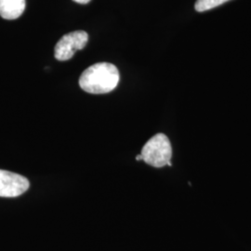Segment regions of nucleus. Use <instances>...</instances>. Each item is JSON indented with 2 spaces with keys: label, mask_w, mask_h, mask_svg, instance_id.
Masks as SVG:
<instances>
[{
  "label": "nucleus",
  "mask_w": 251,
  "mask_h": 251,
  "mask_svg": "<svg viewBox=\"0 0 251 251\" xmlns=\"http://www.w3.org/2000/svg\"><path fill=\"white\" fill-rule=\"evenodd\" d=\"M30 182L25 177L11 172L0 170V197L17 198L29 189Z\"/></svg>",
  "instance_id": "obj_4"
},
{
  "label": "nucleus",
  "mask_w": 251,
  "mask_h": 251,
  "mask_svg": "<svg viewBox=\"0 0 251 251\" xmlns=\"http://www.w3.org/2000/svg\"><path fill=\"white\" fill-rule=\"evenodd\" d=\"M230 0H197L195 9L198 12H203L206 10L214 9L216 7L225 4V2H228Z\"/></svg>",
  "instance_id": "obj_6"
},
{
  "label": "nucleus",
  "mask_w": 251,
  "mask_h": 251,
  "mask_svg": "<svg viewBox=\"0 0 251 251\" xmlns=\"http://www.w3.org/2000/svg\"><path fill=\"white\" fill-rule=\"evenodd\" d=\"M25 9V0H0V16L5 20L18 19Z\"/></svg>",
  "instance_id": "obj_5"
},
{
  "label": "nucleus",
  "mask_w": 251,
  "mask_h": 251,
  "mask_svg": "<svg viewBox=\"0 0 251 251\" xmlns=\"http://www.w3.org/2000/svg\"><path fill=\"white\" fill-rule=\"evenodd\" d=\"M76 3H79V4H88L90 2V0H73Z\"/></svg>",
  "instance_id": "obj_7"
},
{
  "label": "nucleus",
  "mask_w": 251,
  "mask_h": 251,
  "mask_svg": "<svg viewBox=\"0 0 251 251\" xmlns=\"http://www.w3.org/2000/svg\"><path fill=\"white\" fill-rule=\"evenodd\" d=\"M88 40V33L82 30L64 35L55 46L54 56L58 61H68L77 50L86 47Z\"/></svg>",
  "instance_id": "obj_3"
},
{
  "label": "nucleus",
  "mask_w": 251,
  "mask_h": 251,
  "mask_svg": "<svg viewBox=\"0 0 251 251\" xmlns=\"http://www.w3.org/2000/svg\"><path fill=\"white\" fill-rule=\"evenodd\" d=\"M117 66L109 63H95L82 73L81 89L91 94H105L115 90L119 82Z\"/></svg>",
  "instance_id": "obj_1"
},
{
  "label": "nucleus",
  "mask_w": 251,
  "mask_h": 251,
  "mask_svg": "<svg viewBox=\"0 0 251 251\" xmlns=\"http://www.w3.org/2000/svg\"><path fill=\"white\" fill-rule=\"evenodd\" d=\"M136 160H137V161L143 160V156H142V154H139V155H137V156H136Z\"/></svg>",
  "instance_id": "obj_8"
},
{
  "label": "nucleus",
  "mask_w": 251,
  "mask_h": 251,
  "mask_svg": "<svg viewBox=\"0 0 251 251\" xmlns=\"http://www.w3.org/2000/svg\"><path fill=\"white\" fill-rule=\"evenodd\" d=\"M141 154L143 160L152 167L167 166L172 156V147L169 138L163 133L154 135L145 144Z\"/></svg>",
  "instance_id": "obj_2"
}]
</instances>
